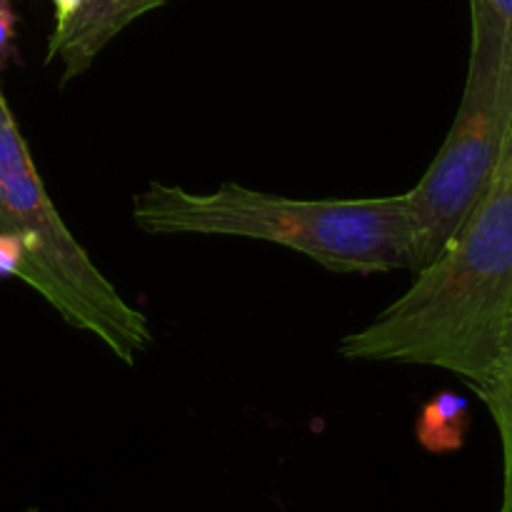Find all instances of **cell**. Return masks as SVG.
<instances>
[{"instance_id": "6da1fadb", "label": "cell", "mask_w": 512, "mask_h": 512, "mask_svg": "<svg viewBox=\"0 0 512 512\" xmlns=\"http://www.w3.org/2000/svg\"><path fill=\"white\" fill-rule=\"evenodd\" d=\"M512 318V138L493 185L443 253L365 328L338 343L353 363L425 365L488 383Z\"/></svg>"}, {"instance_id": "7a4b0ae2", "label": "cell", "mask_w": 512, "mask_h": 512, "mask_svg": "<svg viewBox=\"0 0 512 512\" xmlns=\"http://www.w3.org/2000/svg\"><path fill=\"white\" fill-rule=\"evenodd\" d=\"M133 223L148 235H220L283 245L338 275L413 268L408 195L295 200L223 183L210 193L150 180L133 198Z\"/></svg>"}, {"instance_id": "3957f363", "label": "cell", "mask_w": 512, "mask_h": 512, "mask_svg": "<svg viewBox=\"0 0 512 512\" xmlns=\"http://www.w3.org/2000/svg\"><path fill=\"white\" fill-rule=\"evenodd\" d=\"M0 235L23 243L28 283L70 328L135 365L155 343L148 318L118 293L60 218L0 90Z\"/></svg>"}, {"instance_id": "277c9868", "label": "cell", "mask_w": 512, "mask_h": 512, "mask_svg": "<svg viewBox=\"0 0 512 512\" xmlns=\"http://www.w3.org/2000/svg\"><path fill=\"white\" fill-rule=\"evenodd\" d=\"M473 13L468 78L443 148L408 190L413 273L443 253L493 185L512 138V40L488 15Z\"/></svg>"}, {"instance_id": "5b68a950", "label": "cell", "mask_w": 512, "mask_h": 512, "mask_svg": "<svg viewBox=\"0 0 512 512\" xmlns=\"http://www.w3.org/2000/svg\"><path fill=\"white\" fill-rule=\"evenodd\" d=\"M165 3L168 0H83V5L65 23L55 25L50 35L48 63L60 60V85L88 73L98 55L130 23Z\"/></svg>"}, {"instance_id": "8992f818", "label": "cell", "mask_w": 512, "mask_h": 512, "mask_svg": "<svg viewBox=\"0 0 512 512\" xmlns=\"http://www.w3.org/2000/svg\"><path fill=\"white\" fill-rule=\"evenodd\" d=\"M475 393L488 405L490 415L498 425L500 443H503V503H500V512H512V318L508 330H505L498 363H495L488 383Z\"/></svg>"}, {"instance_id": "52a82bcc", "label": "cell", "mask_w": 512, "mask_h": 512, "mask_svg": "<svg viewBox=\"0 0 512 512\" xmlns=\"http://www.w3.org/2000/svg\"><path fill=\"white\" fill-rule=\"evenodd\" d=\"M468 428V400L445 390L423 405L415 423V438L428 453L448 455L463 448Z\"/></svg>"}, {"instance_id": "ba28073f", "label": "cell", "mask_w": 512, "mask_h": 512, "mask_svg": "<svg viewBox=\"0 0 512 512\" xmlns=\"http://www.w3.org/2000/svg\"><path fill=\"white\" fill-rule=\"evenodd\" d=\"M470 10L488 15L512 40V0H470Z\"/></svg>"}, {"instance_id": "9c48e42d", "label": "cell", "mask_w": 512, "mask_h": 512, "mask_svg": "<svg viewBox=\"0 0 512 512\" xmlns=\"http://www.w3.org/2000/svg\"><path fill=\"white\" fill-rule=\"evenodd\" d=\"M15 10L13 0H0V68L13 55V35H15Z\"/></svg>"}, {"instance_id": "30bf717a", "label": "cell", "mask_w": 512, "mask_h": 512, "mask_svg": "<svg viewBox=\"0 0 512 512\" xmlns=\"http://www.w3.org/2000/svg\"><path fill=\"white\" fill-rule=\"evenodd\" d=\"M53 5H55V25H58V23H65V20H68L70 15L83 5V0H53Z\"/></svg>"}, {"instance_id": "8fae6325", "label": "cell", "mask_w": 512, "mask_h": 512, "mask_svg": "<svg viewBox=\"0 0 512 512\" xmlns=\"http://www.w3.org/2000/svg\"><path fill=\"white\" fill-rule=\"evenodd\" d=\"M25 512H38V510H35V508H30V510H25Z\"/></svg>"}]
</instances>
